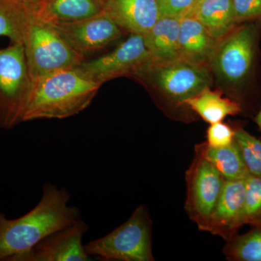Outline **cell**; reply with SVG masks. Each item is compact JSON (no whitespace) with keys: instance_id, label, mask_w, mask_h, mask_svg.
<instances>
[{"instance_id":"cell-1","label":"cell","mask_w":261,"mask_h":261,"mask_svg":"<svg viewBox=\"0 0 261 261\" xmlns=\"http://www.w3.org/2000/svg\"><path fill=\"white\" fill-rule=\"evenodd\" d=\"M70 198L66 188L47 181L42 198L27 214L8 219L0 211V261H16L43 239L80 220V211L69 205Z\"/></svg>"},{"instance_id":"cell-10","label":"cell","mask_w":261,"mask_h":261,"mask_svg":"<svg viewBox=\"0 0 261 261\" xmlns=\"http://www.w3.org/2000/svg\"><path fill=\"white\" fill-rule=\"evenodd\" d=\"M65 42L84 56L121 37L123 30L105 11L74 22L51 23Z\"/></svg>"},{"instance_id":"cell-5","label":"cell","mask_w":261,"mask_h":261,"mask_svg":"<svg viewBox=\"0 0 261 261\" xmlns=\"http://www.w3.org/2000/svg\"><path fill=\"white\" fill-rule=\"evenodd\" d=\"M91 257L102 261H153L152 221L145 206L111 233L84 245Z\"/></svg>"},{"instance_id":"cell-24","label":"cell","mask_w":261,"mask_h":261,"mask_svg":"<svg viewBox=\"0 0 261 261\" xmlns=\"http://www.w3.org/2000/svg\"><path fill=\"white\" fill-rule=\"evenodd\" d=\"M206 139V144L214 148L228 147L235 142V130L222 121L218 122L208 127Z\"/></svg>"},{"instance_id":"cell-28","label":"cell","mask_w":261,"mask_h":261,"mask_svg":"<svg viewBox=\"0 0 261 261\" xmlns=\"http://www.w3.org/2000/svg\"><path fill=\"white\" fill-rule=\"evenodd\" d=\"M255 123H256L257 126H258L259 129H260L261 132V109L260 110V111L257 113L256 116H255Z\"/></svg>"},{"instance_id":"cell-25","label":"cell","mask_w":261,"mask_h":261,"mask_svg":"<svg viewBox=\"0 0 261 261\" xmlns=\"http://www.w3.org/2000/svg\"><path fill=\"white\" fill-rule=\"evenodd\" d=\"M232 4L238 24L261 20V0H232Z\"/></svg>"},{"instance_id":"cell-9","label":"cell","mask_w":261,"mask_h":261,"mask_svg":"<svg viewBox=\"0 0 261 261\" xmlns=\"http://www.w3.org/2000/svg\"><path fill=\"white\" fill-rule=\"evenodd\" d=\"M152 61L140 34L130 37L112 51L90 61H82L75 66L86 76L102 86L108 81L124 75H134Z\"/></svg>"},{"instance_id":"cell-23","label":"cell","mask_w":261,"mask_h":261,"mask_svg":"<svg viewBox=\"0 0 261 261\" xmlns=\"http://www.w3.org/2000/svg\"><path fill=\"white\" fill-rule=\"evenodd\" d=\"M161 17L181 19L192 14L200 0H156Z\"/></svg>"},{"instance_id":"cell-8","label":"cell","mask_w":261,"mask_h":261,"mask_svg":"<svg viewBox=\"0 0 261 261\" xmlns=\"http://www.w3.org/2000/svg\"><path fill=\"white\" fill-rule=\"evenodd\" d=\"M225 180L211 163L195 154V159L186 172L187 195L185 208L190 219L202 231L207 230Z\"/></svg>"},{"instance_id":"cell-14","label":"cell","mask_w":261,"mask_h":261,"mask_svg":"<svg viewBox=\"0 0 261 261\" xmlns=\"http://www.w3.org/2000/svg\"><path fill=\"white\" fill-rule=\"evenodd\" d=\"M217 42L195 17L180 19L178 49L181 59L207 65Z\"/></svg>"},{"instance_id":"cell-11","label":"cell","mask_w":261,"mask_h":261,"mask_svg":"<svg viewBox=\"0 0 261 261\" xmlns=\"http://www.w3.org/2000/svg\"><path fill=\"white\" fill-rule=\"evenodd\" d=\"M89 226L82 219L43 239L16 261H91L82 240Z\"/></svg>"},{"instance_id":"cell-7","label":"cell","mask_w":261,"mask_h":261,"mask_svg":"<svg viewBox=\"0 0 261 261\" xmlns=\"http://www.w3.org/2000/svg\"><path fill=\"white\" fill-rule=\"evenodd\" d=\"M32 86L23 44L0 49V127L9 129L22 122Z\"/></svg>"},{"instance_id":"cell-15","label":"cell","mask_w":261,"mask_h":261,"mask_svg":"<svg viewBox=\"0 0 261 261\" xmlns=\"http://www.w3.org/2000/svg\"><path fill=\"white\" fill-rule=\"evenodd\" d=\"M104 11V0H43L37 15L51 23L74 22Z\"/></svg>"},{"instance_id":"cell-21","label":"cell","mask_w":261,"mask_h":261,"mask_svg":"<svg viewBox=\"0 0 261 261\" xmlns=\"http://www.w3.org/2000/svg\"><path fill=\"white\" fill-rule=\"evenodd\" d=\"M224 254L231 260L261 261V228L253 230L240 236H233L228 240Z\"/></svg>"},{"instance_id":"cell-19","label":"cell","mask_w":261,"mask_h":261,"mask_svg":"<svg viewBox=\"0 0 261 261\" xmlns=\"http://www.w3.org/2000/svg\"><path fill=\"white\" fill-rule=\"evenodd\" d=\"M195 152L211 163L225 179L245 180L250 175L236 142L221 148H214L204 142L196 146Z\"/></svg>"},{"instance_id":"cell-18","label":"cell","mask_w":261,"mask_h":261,"mask_svg":"<svg viewBox=\"0 0 261 261\" xmlns=\"http://www.w3.org/2000/svg\"><path fill=\"white\" fill-rule=\"evenodd\" d=\"M185 106L210 124L222 121L228 116H236L243 111L238 101L223 97L221 92L211 90L210 87L189 99Z\"/></svg>"},{"instance_id":"cell-16","label":"cell","mask_w":261,"mask_h":261,"mask_svg":"<svg viewBox=\"0 0 261 261\" xmlns=\"http://www.w3.org/2000/svg\"><path fill=\"white\" fill-rule=\"evenodd\" d=\"M178 34L179 19L161 17L144 36L152 61L168 62L180 58Z\"/></svg>"},{"instance_id":"cell-6","label":"cell","mask_w":261,"mask_h":261,"mask_svg":"<svg viewBox=\"0 0 261 261\" xmlns=\"http://www.w3.org/2000/svg\"><path fill=\"white\" fill-rule=\"evenodd\" d=\"M23 44L32 81L73 68L84 61V56L65 42L53 24L39 18L37 13L29 22Z\"/></svg>"},{"instance_id":"cell-3","label":"cell","mask_w":261,"mask_h":261,"mask_svg":"<svg viewBox=\"0 0 261 261\" xmlns=\"http://www.w3.org/2000/svg\"><path fill=\"white\" fill-rule=\"evenodd\" d=\"M261 20L245 22L218 41L207 65L230 91L240 94L255 74Z\"/></svg>"},{"instance_id":"cell-2","label":"cell","mask_w":261,"mask_h":261,"mask_svg":"<svg viewBox=\"0 0 261 261\" xmlns=\"http://www.w3.org/2000/svg\"><path fill=\"white\" fill-rule=\"evenodd\" d=\"M100 87L75 67L35 79L22 122L74 116L89 107Z\"/></svg>"},{"instance_id":"cell-12","label":"cell","mask_w":261,"mask_h":261,"mask_svg":"<svg viewBox=\"0 0 261 261\" xmlns=\"http://www.w3.org/2000/svg\"><path fill=\"white\" fill-rule=\"evenodd\" d=\"M245 180H225L222 192L211 214L207 230L226 241L245 224Z\"/></svg>"},{"instance_id":"cell-26","label":"cell","mask_w":261,"mask_h":261,"mask_svg":"<svg viewBox=\"0 0 261 261\" xmlns=\"http://www.w3.org/2000/svg\"><path fill=\"white\" fill-rule=\"evenodd\" d=\"M235 130V141L248 147L254 154L261 158V141L250 135L248 132L239 128Z\"/></svg>"},{"instance_id":"cell-17","label":"cell","mask_w":261,"mask_h":261,"mask_svg":"<svg viewBox=\"0 0 261 261\" xmlns=\"http://www.w3.org/2000/svg\"><path fill=\"white\" fill-rule=\"evenodd\" d=\"M216 40H220L238 25L232 0H200L191 15Z\"/></svg>"},{"instance_id":"cell-22","label":"cell","mask_w":261,"mask_h":261,"mask_svg":"<svg viewBox=\"0 0 261 261\" xmlns=\"http://www.w3.org/2000/svg\"><path fill=\"white\" fill-rule=\"evenodd\" d=\"M245 184V224L261 228V178L250 174Z\"/></svg>"},{"instance_id":"cell-20","label":"cell","mask_w":261,"mask_h":261,"mask_svg":"<svg viewBox=\"0 0 261 261\" xmlns=\"http://www.w3.org/2000/svg\"><path fill=\"white\" fill-rule=\"evenodd\" d=\"M36 13L18 0H0V37L23 44L29 22Z\"/></svg>"},{"instance_id":"cell-13","label":"cell","mask_w":261,"mask_h":261,"mask_svg":"<svg viewBox=\"0 0 261 261\" xmlns=\"http://www.w3.org/2000/svg\"><path fill=\"white\" fill-rule=\"evenodd\" d=\"M104 11L122 30L142 36L161 17L156 0H104Z\"/></svg>"},{"instance_id":"cell-4","label":"cell","mask_w":261,"mask_h":261,"mask_svg":"<svg viewBox=\"0 0 261 261\" xmlns=\"http://www.w3.org/2000/svg\"><path fill=\"white\" fill-rule=\"evenodd\" d=\"M133 76L176 106H185L187 100L212 83L207 65L181 58L168 62L152 61Z\"/></svg>"},{"instance_id":"cell-27","label":"cell","mask_w":261,"mask_h":261,"mask_svg":"<svg viewBox=\"0 0 261 261\" xmlns=\"http://www.w3.org/2000/svg\"><path fill=\"white\" fill-rule=\"evenodd\" d=\"M20 3L27 5L29 8L35 11L37 13L39 6L42 4L43 0H18Z\"/></svg>"}]
</instances>
